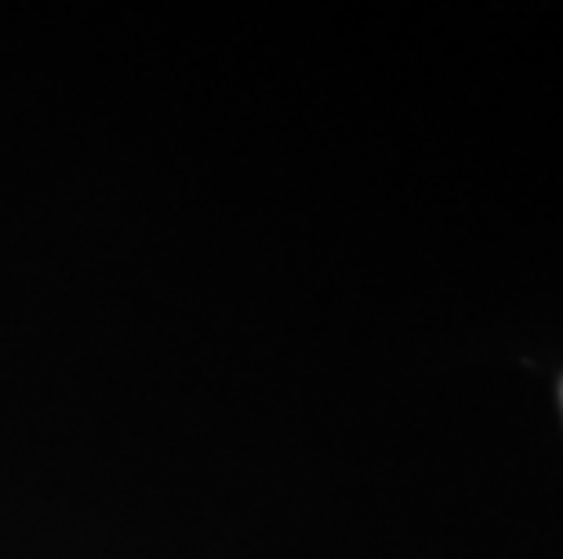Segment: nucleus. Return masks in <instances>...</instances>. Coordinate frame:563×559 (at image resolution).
Segmentation results:
<instances>
[]
</instances>
